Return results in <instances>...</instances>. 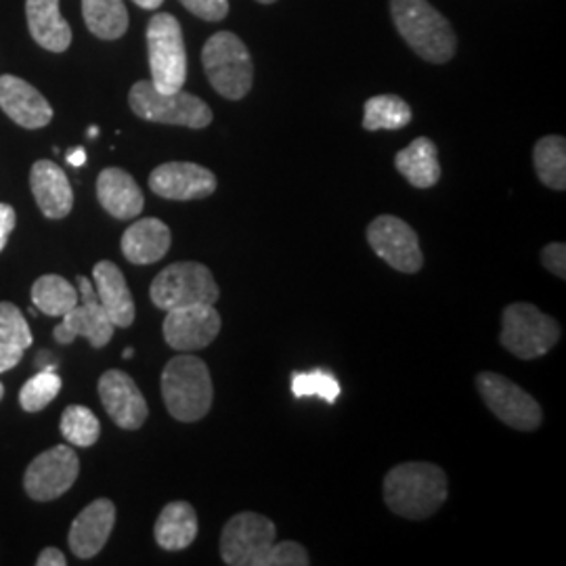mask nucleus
<instances>
[{"instance_id":"nucleus-1","label":"nucleus","mask_w":566,"mask_h":566,"mask_svg":"<svg viewBox=\"0 0 566 566\" xmlns=\"http://www.w3.org/2000/svg\"><path fill=\"white\" fill-rule=\"evenodd\" d=\"M221 558L229 566H306L308 552L298 542H277L271 518L240 512L221 533Z\"/></svg>"},{"instance_id":"nucleus-2","label":"nucleus","mask_w":566,"mask_h":566,"mask_svg":"<svg viewBox=\"0 0 566 566\" xmlns=\"http://www.w3.org/2000/svg\"><path fill=\"white\" fill-rule=\"evenodd\" d=\"M449 495L446 470L430 462H405L385 476V502L392 514L409 521L430 518Z\"/></svg>"},{"instance_id":"nucleus-3","label":"nucleus","mask_w":566,"mask_h":566,"mask_svg":"<svg viewBox=\"0 0 566 566\" xmlns=\"http://www.w3.org/2000/svg\"><path fill=\"white\" fill-rule=\"evenodd\" d=\"M390 13L403 41L422 60L447 63L455 55V32L428 0H390Z\"/></svg>"},{"instance_id":"nucleus-4","label":"nucleus","mask_w":566,"mask_h":566,"mask_svg":"<svg viewBox=\"0 0 566 566\" xmlns=\"http://www.w3.org/2000/svg\"><path fill=\"white\" fill-rule=\"evenodd\" d=\"M163 399L168 413L179 422L206 418L214 399L208 365L191 353L172 357L163 371Z\"/></svg>"},{"instance_id":"nucleus-5","label":"nucleus","mask_w":566,"mask_h":566,"mask_svg":"<svg viewBox=\"0 0 566 566\" xmlns=\"http://www.w3.org/2000/svg\"><path fill=\"white\" fill-rule=\"evenodd\" d=\"M203 70L212 88L229 102L243 99L254 82V63L248 46L233 32H219L203 44Z\"/></svg>"},{"instance_id":"nucleus-6","label":"nucleus","mask_w":566,"mask_h":566,"mask_svg":"<svg viewBox=\"0 0 566 566\" xmlns=\"http://www.w3.org/2000/svg\"><path fill=\"white\" fill-rule=\"evenodd\" d=\"M128 105L135 116L156 124H172L187 128H206L212 122V109L200 97L177 91L163 93L151 81L133 84L128 93Z\"/></svg>"},{"instance_id":"nucleus-7","label":"nucleus","mask_w":566,"mask_h":566,"mask_svg":"<svg viewBox=\"0 0 566 566\" xmlns=\"http://www.w3.org/2000/svg\"><path fill=\"white\" fill-rule=\"evenodd\" d=\"M560 340V325L535 304H507L502 313L500 343L518 359H537Z\"/></svg>"},{"instance_id":"nucleus-8","label":"nucleus","mask_w":566,"mask_h":566,"mask_svg":"<svg viewBox=\"0 0 566 566\" xmlns=\"http://www.w3.org/2000/svg\"><path fill=\"white\" fill-rule=\"evenodd\" d=\"M147 51L151 84L163 93L181 91L187 81V53L181 23L168 13H158L147 23Z\"/></svg>"},{"instance_id":"nucleus-9","label":"nucleus","mask_w":566,"mask_h":566,"mask_svg":"<svg viewBox=\"0 0 566 566\" xmlns=\"http://www.w3.org/2000/svg\"><path fill=\"white\" fill-rule=\"evenodd\" d=\"M221 296L212 271L202 263H172L156 275L149 287V298L163 311L214 304Z\"/></svg>"},{"instance_id":"nucleus-10","label":"nucleus","mask_w":566,"mask_h":566,"mask_svg":"<svg viewBox=\"0 0 566 566\" xmlns=\"http://www.w3.org/2000/svg\"><path fill=\"white\" fill-rule=\"evenodd\" d=\"M476 388L486 407L504 422V424L533 432L544 424V409L531 397L525 388L514 385L510 378L495 371H481L476 376Z\"/></svg>"},{"instance_id":"nucleus-11","label":"nucleus","mask_w":566,"mask_h":566,"mask_svg":"<svg viewBox=\"0 0 566 566\" xmlns=\"http://www.w3.org/2000/svg\"><path fill=\"white\" fill-rule=\"evenodd\" d=\"M81 474V460L72 447L55 446L34 458L23 476V489L34 502H53L67 493Z\"/></svg>"},{"instance_id":"nucleus-12","label":"nucleus","mask_w":566,"mask_h":566,"mask_svg":"<svg viewBox=\"0 0 566 566\" xmlns=\"http://www.w3.org/2000/svg\"><path fill=\"white\" fill-rule=\"evenodd\" d=\"M367 243L392 269L413 275L424 266L420 238L411 224L399 217L382 214L367 227Z\"/></svg>"},{"instance_id":"nucleus-13","label":"nucleus","mask_w":566,"mask_h":566,"mask_svg":"<svg viewBox=\"0 0 566 566\" xmlns=\"http://www.w3.org/2000/svg\"><path fill=\"white\" fill-rule=\"evenodd\" d=\"M76 285L81 303L61 317V324L55 327L53 336L60 344H72L78 336H84L93 348H103L112 340L116 325L109 322L105 308L97 298L95 285L88 282V277L78 275Z\"/></svg>"},{"instance_id":"nucleus-14","label":"nucleus","mask_w":566,"mask_h":566,"mask_svg":"<svg viewBox=\"0 0 566 566\" xmlns=\"http://www.w3.org/2000/svg\"><path fill=\"white\" fill-rule=\"evenodd\" d=\"M221 315L214 304H196L166 311L164 340L179 353H196L217 340L221 332Z\"/></svg>"},{"instance_id":"nucleus-15","label":"nucleus","mask_w":566,"mask_h":566,"mask_svg":"<svg viewBox=\"0 0 566 566\" xmlns=\"http://www.w3.org/2000/svg\"><path fill=\"white\" fill-rule=\"evenodd\" d=\"M149 189L175 202L206 200L217 191V177L200 164L168 163L149 175Z\"/></svg>"},{"instance_id":"nucleus-16","label":"nucleus","mask_w":566,"mask_h":566,"mask_svg":"<svg viewBox=\"0 0 566 566\" xmlns=\"http://www.w3.org/2000/svg\"><path fill=\"white\" fill-rule=\"evenodd\" d=\"M99 399L114 424L124 430H139L149 416L139 386L122 369H107L99 378Z\"/></svg>"},{"instance_id":"nucleus-17","label":"nucleus","mask_w":566,"mask_h":566,"mask_svg":"<svg viewBox=\"0 0 566 566\" xmlns=\"http://www.w3.org/2000/svg\"><path fill=\"white\" fill-rule=\"evenodd\" d=\"M116 525V506L112 500L99 497L91 502L74 518L67 542L76 558L88 560L102 552Z\"/></svg>"},{"instance_id":"nucleus-18","label":"nucleus","mask_w":566,"mask_h":566,"mask_svg":"<svg viewBox=\"0 0 566 566\" xmlns=\"http://www.w3.org/2000/svg\"><path fill=\"white\" fill-rule=\"evenodd\" d=\"M0 109L23 128H44L53 120V107L41 91L18 76H0Z\"/></svg>"},{"instance_id":"nucleus-19","label":"nucleus","mask_w":566,"mask_h":566,"mask_svg":"<svg viewBox=\"0 0 566 566\" xmlns=\"http://www.w3.org/2000/svg\"><path fill=\"white\" fill-rule=\"evenodd\" d=\"M30 187L34 200L46 219H65L74 208V191L67 175L51 160H39L30 170Z\"/></svg>"},{"instance_id":"nucleus-20","label":"nucleus","mask_w":566,"mask_h":566,"mask_svg":"<svg viewBox=\"0 0 566 566\" xmlns=\"http://www.w3.org/2000/svg\"><path fill=\"white\" fill-rule=\"evenodd\" d=\"M97 200L118 221H133L143 212L142 187L122 168H105L97 177Z\"/></svg>"},{"instance_id":"nucleus-21","label":"nucleus","mask_w":566,"mask_h":566,"mask_svg":"<svg viewBox=\"0 0 566 566\" xmlns=\"http://www.w3.org/2000/svg\"><path fill=\"white\" fill-rule=\"evenodd\" d=\"M93 280L97 298L105 308L109 322L116 327H130L135 324V301L118 264L112 261L95 264Z\"/></svg>"},{"instance_id":"nucleus-22","label":"nucleus","mask_w":566,"mask_h":566,"mask_svg":"<svg viewBox=\"0 0 566 566\" xmlns=\"http://www.w3.org/2000/svg\"><path fill=\"white\" fill-rule=\"evenodd\" d=\"M172 245V233L160 219H142L122 235V254L128 263L154 264L163 261Z\"/></svg>"},{"instance_id":"nucleus-23","label":"nucleus","mask_w":566,"mask_h":566,"mask_svg":"<svg viewBox=\"0 0 566 566\" xmlns=\"http://www.w3.org/2000/svg\"><path fill=\"white\" fill-rule=\"evenodd\" d=\"M25 20L42 49L63 53L72 44V28L61 15L60 0H25Z\"/></svg>"},{"instance_id":"nucleus-24","label":"nucleus","mask_w":566,"mask_h":566,"mask_svg":"<svg viewBox=\"0 0 566 566\" xmlns=\"http://www.w3.org/2000/svg\"><path fill=\"white\" fill-rule=\"evenodd\" d=\"M198 531L200 523L193 506L187 502H170L154 525V537L166 552H181L196 542Z\"/></svg>"},{"instance_id":"nucleus-25","label":"nucleus","mask_w":566,"mask_h":566,"mask_svg":"<svg viewBox=\"0 0 566 566\" xmlns=\"http://www.w3.org/2000/svg\"><path fill=\"white\" fill-rule=\"evenodd\" d=\"M395 166L401 177L418 189H430L441 181L439 149L428 137H418L401 149L395 158Z\"/></svg>"},{"instance_id":"nucleus-26","label":"nucleus","mask_w":566,"mask_h":566,"mask_svg":"<svg viewBox=\"0 0 566 566\" xmlns=\"http://www.w3.org/2000/svg\"><path fill=\"white\" fill-rule=\"evenodd\" d=\"M84 23L102 41H118L128 30L124 0H82Z\"/></svg>"},{"instance_id":"nucleus-27","label":"nucleus","mask_w":566,"mask_h":566,"mask_svg":"<svg viewBox=\"0 0 566 566\" xmlns=\"http://www.w3.org/2000/svg\"><path fill=\"white\" fill-rule=\"evenodd\" d=\"M32 303L49 317H63L81 303L78 290L61 275H42L32 285Z\"/></svg>"},{"instance_id":"nucleus-28","label":"nucleus","mask_w":566,"mask_h":566,"mask_svg":"<svg viewBox=\"0 0 566 566\" xmlns=\"http://www.w3.org/2000/svg\"><path fill=\"white\" fill-rule=\"evenodd\" d=\"M533 164L539 181L554 191L566 189V139L560 135H547L535 143Z\"/></svg>"},{"instance_id":"nucleus-29","label":"nucleus","mask_w":566,"mask_h":566,"mask_svg":"<svg viewBox=\"0 0 566 566\" xmlns=\"http://www.w3.org/2000/svg\"><path fill=\"white\" fill-rule=\"evenodd\" d=\"M411 122V107L399 95H376L365 102V130H399Z\"/></svg>"},{"instance_id":"nucleus-30","label":"nucleus","mask_w":566,"mask_h":566,"mask_svg":"<svg viewBox=\"0 0 566 566\" xmlns=\"http://www.w3.org/2000/svg\"><path fill=\"white\" fill-rule=\"evenodd\" d=\"M61 434L74 447H93L102 437L99 418L84 405H70L61 413Z\"/></svg>"},{"instance_id":"nucleus-31","label":"nucleus","mask_w":566,"mask_h":566,"mask_svg":"<svg viewBox=\"0 0 566 566\" xmlns=\"http://www.w3.org/2000/svg\"><path fill=\"white\" fill-rule=\"evenodd\" d=\"M61 382L57 369H41L34 378H30L20 392V405L28 413L42 411L60 395Z\"/></svg>"},{"instance_id":"nucleus-32","label":"nucleus","mask_w":566,"mask_h":566,"mask_svg":"<svg viewBox=\"0 0 566 566\" xmlns=\"http://www.w3.org/2000/svg\"><path fill=\"white\" fill-rule=\"evenodd\" d=\"M340 382L324 369L308 371V374H294L292 378V392L296 399L303 397H319L327 403H334L340 397Z\"/></svg>"},{"instance_id":"nucleus-33","label":"nucleus","mask_w":566,"mask_h":566,"mask_svg":"<svg viewBox=\"0 0 566 566\" xmlns=\"http://www.w3.org/2000/svg\"><path fill=\"white\" fill-rule=\"evenodd\" d=\"M32 332L20 308L13 303H0V344H13L20 348L32 346Z\"/></svg>"},{"instance_id":"nucleus-34","label":"nucleus","mask_w":566,"mask_h":566,"mask_svg":"<svg viewBox=\"0 0 566 566\" xmlns=\"http://www.w3.org/2000/svg\"><path fill=\"white\" fill-rule=\"evenodd\" d=\"M181 4L196 18L206 21H221L229 13V0H181Z\"/></svg>"},{"instance_id":"nucleus-35","label":"nucleus","mask_w":566,"mask_h":566,"mask_svg":"<svg viewBox=\"0 0 566 566\" xmlns=\"http://www.w3.org/2000/svg\"><path fill=\"white\" fill-rule=\"evenodd\" d=\"M542 263L547 271L560 280H566V245L565 243H547L542 250Z\"/></svg>"},{"instance_id":"nucleus-36","label":"nucleus","mask_w":566,"mask_h":566,"mask_svg":"<svg viewBox=\"0 0 566 566\" xmlns=\"http://www.w3.org/2000/svg\"><path fill=\"white\" fill-rule=\"evenodd\" d=\"M15 223H18V214H15L13 206L0 203V252L4 250V245L9 242V235L13 233Z\"/></svg>"},{"instance_id":"nucleus-37","label":"nucleus","mask_w":566,"mask_h":566,"mask_svg":"<svg viewBox=\"0 0 566 566\" xmlns=\"http://www.w3.org/2000/svg\"><path fill=\"white\" fill-rule=\"evenodd\" d=\"M23 357V348L13 344H0V374L13 369Z\"/></svg>"},{"instance_id":"nucleus-38","label":"nucleus","mask_w":566,"mask_h":566,"mask_svg":"<svg viewBox=\"0 0 566 566\" xmlns=\"http://www.w3.org/2000/svg\"><path fill=\"white\" fill-rule=\"evenodd\" d=\"M36 565L39 566H65L67 560L63 556V552L57 547H44L39 558H36Z\"/></svg>"},{"instance_id":"nucleus-39","label":"nucleus","mask_w":566,"mask_h":566,"mask_svg":"<svg viewBox=\"0 0 566 566\" xmlns=\"http://www.w3.org/2000/svg\"><path fill=\"white\" fill-rule=\"evenodd\" d=\"M67 163L72 164V166H82V164H86V151L82 149V147H76V149H72L67 156Z\"/></svg>"},{"instance_id":"nucleus-40","label":"nucleus","mask_w":566,"mask_h":566,"mask_svg":"<svg viewBox=\"0 0 566 566\" xmlns=\"http://www.w3.org/2000/svg\"><path fill=\"white\" fill-rule=\"evenodd\" d=\"M142 9H149V11H154V9H158L160 4H163L164 0H135Z\"/></svg>"},{"instance_id":"nucleus-41","label":"nucleus","mask_w":566,"mask_h":566,"mask_svg":"<svg viewBox=\"0 0 566 566\" xmlns=\"http://www.w3.org/2000/svg\"><path fill=\"white\" fill-rule=\"evenodd\" d=\"M97 135H99V128H97V126H91V128H88V137H91V139H95Z\"/></svg>"},{"instance_id":"nucleus-42","label":"nucleus","mask_w":566,"mask_h":566,"mask_svg":"<svg viewBox=\"0 0 566 566\" xmlns=\"http://www.w3.org/2000/svg\"><path fill=\"white\" fill-rule=\"evenodd\" d=\"M133 355H135V350H133V348H130V346H128V348H126V350H124V359H130V357H133Z\"/></svg>"},{"instance_id":"nucleus-43","label":"nucleus","mask_w":566,"mask_h":566,"mask_svg":"<svg viewBox=\"0 0 566 566\" xmlns=\"http://www.w3.org/2000/svg\"><path fill=\"white\" fill-rule=\"evenodd\" d=\"M256 2H263V4H273L275 0H256Z\"/></svg>"},{"instance_id":"nucleus-44","label":"nucleus","mask_w":566,"mask_h":566,"mask_svg":"<svg viewBox=\"0 0 566 566\" xmlns=\"http://www.w3.org/2000/svg\"><path fill=\"white\" fill-rule=\"evenodd\" d=\"M4 397V386H2V382H0V399Z\"/></svg>"}]
</instances>
